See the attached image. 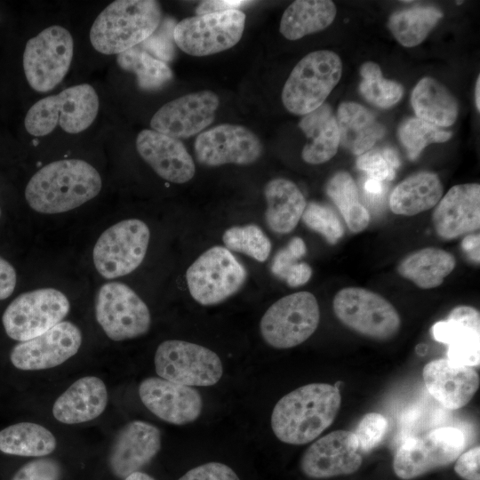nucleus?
<instances>
[{
  "label": "nucleus",
  "instance_id": "obj_1",
  "mask_svg": "<svg viewBox=\"0 0 480 480\" xmlns=\"http://www.w3.org/2000/svg\"><path fill=\"white\" fill-rule=\"evenodd\" d=\"M341 404L340 389L328 383L301 386L275 404L271 428L289 444H305L317 438L334 421Z\"/></svg>",
  "mask_w": 480,
  "mask_h": 480
},
{
  "label": "nucleus",
  "instance_id": "obj_2",
  "mask_svg": "<svg viewBox=\"0 0 480 480\" xmlns=\"http://www.w3.org/2000/svg\"><path fill=\"white\" fill-rule=\"evenodd\" d=\"M102 180L99 172L81 159L52 162L29 180L25 197L36 212L55 214L79 207L98 196Z\"/></svg>",
  "mask_w": 480,
  "mask_h": 480
},
{
  "label": "nucleus",
  "instance_id": "obj_3",
  "mask_svg": "<svg viewBox=\"0 0 480 480\" xmlns=\"http://www.w3.org/2000/svg\"><path fill=\"white\" fill-rule=\"evenodd\" d=\"M161 21L162 9L157 1L116 0L94 20L90 41L100 53L119 54L145 41Z\"/></svg>",
  "mask_w": 480,
  "mask_h": 480
},
{
  "label": "nucleus",
  "instance_id": "obj_4",
  "mask_svg": "<svg viewBox=\"0 0 480 480\" xmlns=\"http://www.w3.org/2000/svg\"><path fill=\"white\" fill-rule=\"evenodd\" d=\"M99 97L89 84L64 89L36 101L28 111L24 124L33 136H45L58 125L68 133L85 131L99 112Z\"/></svg>",
  "mask_w": 480,
  "mask_h": 480
},
{
  "label": "nucleus",
  "instance_id": "obj_5",
  "mask_svg": "<svg viewBox=\"0 0 480 480\" xmlns=\"http://www.w3.org/2000/svg\"><path fill=\"white\" fill-rule=\"evenodd\" d=\"M342 63L332 51H316L307 54L292 70L286 80L282 101L285 108L304 116L324 104L339 83Z\"/></svg>",
  "mask_w": 480,
  "mask_h": 480
},
{
  "label": "nucleus",
  "instance_id": "obj_6",
  "mask_svg": "<svg viewBox=\"0 0 480 480\" xmlns=\"http://www.w3.org/2000/svg\"><path fill=\"white\" fill-rule=\"evenodd\" d=\"M245 267L226 247L215 245L203 252L188 268L186 280L191 297L200 305H217L236 294L247 279Z\"/></svg>",
  "mask_w": 480,
  "mask_h": 480
},
{
  "label": "nucleus",
  "instance_id": "obj_7",
  "mask_svg": "<svg viewBox=\"0 0 480 480\" xmlns=\"http://www.w3.org/2000/svg\"><path fill=\"white\" fill-rule=\"evenodd\" d=\"M320 322L316 297L308 292L286 295L273 303L260 322V332L267 344L285 349L307 340Z\"/></svg>",
  "mask_w": 480,
  "mask_h": 480
},
{
  "label": "nucleus",
  "instance_id": "obj_8",
  "mask_svg": "<svg viewBox=\"0 0 480 480\" xmlns=\"http://www.w3.org/2000/svg\"><path fill=\"white\" fill-rule=\"evenodd\" d=\"M74 54L70 32L52 25L30 38L23 52V69L29 86L38 92L55 88L67 75Z\"/></svg>",
  "mask_w": 480,
  "mask_h": 480
},
{
  "label": "nucleus",
  "instance_id": "obj_9",
  "mask_svg": "<svg viewBox=\"0 0 480 480\" xmlns=\"http://www.w3.org/2000/svg\"><path fill=\"white\" fill-rule=\"evenodd\" d=\"M332 308L344 325L372 339H391L400 329V316L394 306L365 288L340 290L333 298Z\"/></svg>",
  "mask_w": 480,
  "mask_h": 480
},
{
  "label": "nucleus",
  "instance_id": "obj_10",
  "mask_svg": "<svg viewBox=\"0 0 480 480\" xmlns=\"http://www.w3.org/2000/svg\"><path fill=\"white\" fill-rule=\"evenodd\" d=\"M154 364L160 378L188 387L212 386L223 374L221 360L215 352L180 340L163 341L156 350Z\"/></svg>",
  "mask_w": 480,
  "mask_h": 480
},
{
  "label": "nucleus",
  "instance_id": "obj_11",
  "mask_svg": "<svg viewBox=\"0 0 480 480\" xmlns=\"http://www.w3.org/2000/svg\"><path fill=\"white\" fill-rule=\"evenodd\" d=\"M150 238L148 225L139 219H127L106 229L93 248V263L107 279L126 276L143 261Z\"/></svg>",
  "mask_w": 480,
  "mask_h": 480
},
{
  "label": "nucleus",
  "instance_id": "obj_12",
  "mask_svg": "<svg viewBox=\"0 0 480 480\" xmlns=\"http://www.w3.org/2000/svg\"><path fill=\"white\" fill-rule=\"evenodd\" d=\"M69 308V301L60 291L36 289L15 298L5 308L2 323L11 339L22 342L62 322Z\"/></svg>",
  "mask_w": 480,
  "mask_h": 480
},
{
  "label": "nucleus",
  "instance_id": "obj_13",
  "mask_svg": "<svg viewBox=\"0 0 480 480\" xmlns=\"http://www.w3.org/2000/svg\"><path fill=\"white\" fill-rule=\"evenodd\" d=\"M245 25L242 11L228 10L185 18L176 24V45L192 56H207L226 51L241 39Z\"/></svg>",
  "mask_w": 480,
  "mask_h": 480
},
{
  "label": "nucleus",
  "instance_id": "obj_14",
  "mask_svg": "<svg viewBox=\"0 0 480 480\" xmlns=\"http://www.w3.org/2000/svg\"><path fill=\"white\" fill-rule=\"evenodd\" d=\"M95 317L106 335L115 341L140 337L151 324L147 304L131 287L119 282L106 283L99 289Z\"/></svg>",
  "mask_w": 480,
  "mask_h": 480
},
{
  "label": "nucleus",
  "instance_id": "obj_15",
  "mask_svg": "<svg viewBox=\"0 0 480 480\" xmlns=\"http://www.w3.org/2000/svg\"><path fill=\"white\" fill-rule=\"evenodd\" d=\"M463 433L453 427L436 428L420 437L407 439L393 460V470L403 480L421 476L451 464L462 453Z\"/></svg>",
  "mask_w": 480,
  "mask_h": 480
},
{
  "label": "nucleus",
  "instance_id": "obj_16",
  "mask_svg": "<svg viewBox=\"0 0 480 480\" xmlns=\"http://www.w3.org/2000/svg\"><path fill=\"white\" fill-rule=\"evenodd\" d=\"M197 161L206 166L251 164L263 151L258 136L248 128L222 124L198 134L194 145Z\"/></svg>",
  "mask_w": 480,
  "mask_h": 480
},
{
  "label": "nucleus",
  "instance_id": "obj_17",
  "mask_svg": "<svg viewBox=\"0 0 480 480\" xmlns=\"http://www.w3.org/2000/svg\"><path fill=\"white\" fill-rule=\"evenodd\" d=\"M81 344L80 329L69 321H62L44 333L15 345L10 361L22 371L50 369L74 356Z\"/></svg>",
  "mask_w": 480,
  "mask_h": 480
},
{
  "label": "nucleus",
  "instance_id": "obj_18",
  "mask_svg": "<svg viewBox=\"0 0 480 480\" xmlns=\"http://www.w3.org/2000/svg\"><path fill=\"white\" fill-rule=\"evenodd\" d=\"M220 105L216 93L205 90L180 96L163 105L152 116V130L175 139H187L208 127Z\"/></svg>",
  "mask_w": 480,
  "mask_h": 480
},
{
  "label": "nucleus",
  "instance_id": "obj_19",
  "mask_svg": "<svg viewBox=\"0 0 480 480\" xmlns=\"http://www.w3.org/2000/svg\"><path fill=\"white\" fill-rule=\"evenodd\" d=\"M363 458L354 432L332 431L315 441L303 453L300 469L314 479L355 473Z\"/></svg>",
  "mask_w": 480,
  "mask_h": 480
},
{
  "label": "nucleus",
  "instance_id": "obj_20",
  "mask_svg": "<svg viewBox=\"0 0 480 480\" xmlns=\"http://www.w3.org/2000/svg\"><path fill=\"white\" fill-rule=\"evenodd\" d=\"M139 396L153 414L174 425L196 420L203 410V399L196 389L160 377L144 379L139 385Z\"/></svg>",
  "mask_w": 480,
  "mask_h": 480
},
{
  "label": "nucleus",
  "instance_id": "obj_21",
  "mask_svg": "<svg viewBox=\"0 0 480 480\" xmlns=\"http://www.w3.org/2000/svg\"><path fill=\"white\" fill-rule=\"evenodd\" d=\"M433 338L447 345V359L458 365L475 367L480 363V314L470 306L454 308L446 320L431 328Z\"/></svg>",
  "mask_w": 480,
  "mask_h": 480
},
{
  "label": "nucleus",
  "instance_id": "obj_22",
  "mask_svg": "<svg viewBox=\"0 0 480 480\" xmlns=\"http://www.w3.org/2000/svg\"><path fill=\"white\" fill-rule=\"evenodd\" d=\"M161 449V432L154 425L133 420L116 434L110 448L108 465L120 478L140 471Z\"/></svg>",
  "mask_w": 480,
  "mask_h": 480
},
{
  "label": "nucleus",
  "instance_id": "obj_23",
  "mask_svg": "<svg viewBox=\"0 0 480 480\" xmlns=\"http://www.w3.org/2000/svg\"><path fill=\"white\" fill-rule=\"evenodd\" d=\"M136 149L155 172L167 181L186 183L195 175V163L179 139L146 129L136 138Z\"/></svg>",
  "mask_w": 480,
  "mask_h": 480
},
{
  "label": "nucleus",
  "instance_id": "obj_24",
  "mask_svg": "<svg viewBox=\"0 0 480 480\" xmlns=\"http://www.w3.org/2000/svg\"><path fill=\"white\" fill-rule=\"evenodd\" d=\"M437 204L432 214V221L440 237L453 239L479 228V184L453 186Z\"/></svg>",
  "mask_w": 480,
  "mask_h": 480
},
{
  "label": "nucleus",
  "instance_id": "obj_25",
  "mask_svg": "<svg viewBox=\"0 0 480 480\" xmlns=\"http://www.w3.org/2000/svg\"><path fill=\"white\" fill-rule=\"evenodd\" d=\"M422 377L429 394L450 410L468 404L480 384L479 375L474 367L458 365L444 358L428 363L423 368Z\"/></svg>",
  "mask_w": 480,
  "mask_h": 480
},
{
  "label": "nucleus",
  "instance_id": "obj_26",
  "mask_svg": "<svg viewBox=\"0 0 480 480\" xmlns=\"http://www.w3.org/2000/svg\"><path fill=\"white\" fill-rule=\"evenodd\" d=\"M108 396L103 380L84 376L72 383L54 402L52 415L64 424L92 420L106 409Z\"/></svg>",
  "mask_w": 480,
  "mask_h": 480
},
{
  "label": "nucleus",
  "instance_id": "obj_27",
  "mask_svg": "<svg viewBox=\"0 0 480 480\" xmlns=\"http://www.w3.org/2000/svg\"><path fill=\"white\" fill-rule=\"evenodd\" d=\"M264 196L265 220L269 229L277 234L292 231L307 205L300 188L289 180L277 178L266 184Z\"/></svg>",
  "mask_w": 480,
  "mask_h": 480
},
{
  "label": "nucleus",
  "instance_id": "obj_28",
  "mask_svg": "<svg viewBox=\"0 0 480 480\" xmlns=\"http://www.w3.org/2000/svg\"><path fill=\"white\" fill-rule=\"evenodd\" d=\"M299 127L308 139L301 153L306 163L319 164L335 156L340 146V132L336 117L328 104L324 103L304 115Z\"/></svg>",
  "mask_w": 480,
  "mask_h": 480
},
{
  "label": "nucleus",
  "instance_id": "obj_29",
  "mask_svg": "<svg viewBox=\"0 0 480 480\" xmlns=\"http://www.w3.org/2000/svg\"><path fill=\"white\" fill-rule=\"evenodd\" d=\"M340 144L355 155L370 150L385 134V128L374 115L356 102H343L336 117Z\"/></svg>",
  "mask_w": 480,
  "mask_h": 480
},
{
  "label": "nucleus",
  "instance_id": "obj_30",
  "mask_svg": "<svg viewBox=\"0 0 480 480\" xmlns=\"http://www.w3.org/2000/svg\"><path fill=\"white\" fill-rule=\"evenodd\" d=\"M442 195L443 186L438 176L420 172L409 176L393 189L389 206L395 214L413 216L434 207Z\"/></svg>",
  "mask_w": 480,
  "mask_h": 480
},
{
  "label": "nucleus",
  "instance_id": "obj_31",
  "mask_svg": "<svg viewBox=\"0 0 480 480\" xmlns=\"http://www.w3.org/2000/svg\"><path fill=\"white\" fill-rule=\"evenodd\" d=\"M411 102L417 118L436 126H450L458 116L456 99L432 77H423L418 82L412 90Z\"/></svg>",
  "mask_w": 480,
  "mask_h": 480
},
{
  "label": "nucleus",
  "instance_id": "obj_32",
  "mask_svg": "<svg viewBox=\"0 0 480 480\" xmlns=\"http://www.w3.org/2000/svg\"><path fill=\"white\" fill-rule=\"evenodd\" d=\"M336 16V6L330 0H297L284 12L279 30L289 40L326 28Z\"/></svg>",
  "mask_w": 480,
  "mask_h": 480
},
{
  "label": "nucleus",
  "instance_id": "obj_33",
  "mask_svg": "<svg viewBox=\"0 0 480 480\" xmlns=\"http://www.w3.org/2000/svg\"><path fill=\"white\" fill-rule=\"evenodd\" d=\"M456 265L454 256L439 248L427 247L412 252L399 264L401 276L418 287L431 289L439 286Z\"/></svg>",
  "mask_w": 480,
  "mask_h": 480
},
{
  "label": "nucleus",
  "instance_id": "obj_34",
  "mask_svg": "<svg viewBox=\"0 0 480 480\" xmlns=\"http://www.w3.org/2000/svg\"><path fill=\"white\" fill-rule=\"evenodd\" d=\"M53 434L42 425L20 422L0 431V451L4 453L24 457H42L56 448Z\"/></svg>",
  "mask_w": 480,
  "mask_h": 480
},
{
  "label": "nucleus",
  "instance_id": "obj_35",
  "mask_svg": "<svg viewBox=\"0 0 480 480\" xmlns=\"http://www.w3.org/2000/svg\"><path fill=\"white\" fill-rule=\"evenodd\" d=\"M442 16L435 7H415L394 12L388 27L403 46L413 47L427 37Z\"/></svg>",
  "mask_w": 480,
  "mask_h": 480
},
{
  "label": "nucleus",
  "instance_id": "obj_36",
  "mask_svg": "<svg viewBox=\"0 0 480 480\" xmlns=\"http://www.w3.org/2000/svg\"><path fill=\"white\" fill-rule=\"evenodd\" d=\"M117 65L135 75L138 86L144 91H156L165 86L173 76L169 66L140 47L117 54Z\"/></svg>",
  "mask_w": 480,
  "mask_h": 480
},
{
  "label": "nucleus",
  "instance_id": "obj_37",
  "mask_svg": "<svg viewBox=\"0 0 480 480\" xmlns=\"http://www.w3.org/2000/svg\"><path fill=\"white\" fill-rule=\"evenodd\" d=\"M362 81L359 90L371 104L388 108L396 104L404 94L403 86L393 80L383 78L378 64L367 61L360 68Z\"/></svg>",
  "mask_w": 480,
  "mask_h": 480
},
{
  "label": "nucleus",
  "instance_id": "obj_38",
  "mask_svg": "<svg viewBox=\"0 0 480 480\" xmlns=\"http://www.w3.org/2000/svg\"><path fill=\"white\" fill-rule=\"evenodd\" d=\"M222 241L230 252L244 253L259 262H264L271 252V242L256 224L234 226L223 233Z\"/></svg>",
  "mask_w": 480,
  "mask_h": 480
},
{
  "label": "nucleus",
  "instance_id": "obj_39",
  "mask_svg": "<svg viewBox=\"0 0 480 480\" xmlns=\"http://www.w3.org/2000/svg\"><path fill=\"white\" fill-rule=\"evenodd\" d=\"M398 136L407 150L408 157L414 160L427 145L447 141L452 132L420 118H410L400 126Z\"/></svg>",
  "mask_w": 480,
  "mask_h": 480
},
{
  "label": "nucleus",
  "instance_id": "obj_40",
  "mask_svg": "<svg viewBox=\"0 0 480 480\" xmlns=\"http://www.w3.org/2000/svg\"><path fill=\"white\" fill-rule=\"evenodd\" d=\"M302 221L311 230L322 235L331 244H336L344 234V228L336 212L328 205L311 202L301 216Z\"/></svg>",
  "mask_w": 480,
  "mask_h": 480
},
{
  "label": "nucleus",
  "instance_id": "obj_41",
  "mask_svg": "<svg viewBox=\"0 0 480 480\" xmlns=\"http://www.w3.org/2000/svg\"><path fill=\"white\" fill-rule=\"evenodd\" d=\"M400 160L396 152L390 148L372 149L359 156L356 167L367 173L368 179L384 182L392 180L399 167Z\"/></svg>",
  "mask_w": 480,
  "mask_h": 480
},
{
  "label": "nucleus",
  "instance_id": "obj_42",
  "mask_svg": "<svg viewBox=\"0 0 480 480\" xmlns=\"http://www.w3.org/2000/svg\"><path fill=\"white\" fill-rule=\"evenodd\" d=\"M325 191L343 218L352 206L359 203L356 184L346 172H339L332 176L326 184Z\"/></svg>",
  "mask_w": 480,
  "mask_h": 480
},
{
  "label": "nucleus",
  "instance_id": "obj_43",
  "mask_svg": "<svg viewBox=\"0 0 480 480\" xmlns=\"http://www.w3.org/2000/svg\"><path fill=\"white\" fill-rule=\"evenodd\" d=\"M176 24L173 19L164 20L156 30L139 44L140 48L165 63L172 60L175 54L173 31Z\"/></svg>",
  "mask_w": 480,
  "mask_h": 480
},
{
  "label": "nucleus",
  "instance_id": "obj_44",
  "mask_svg": "<svg viewBox=\"0 0 480 480\" xmlns=\"http://www.w3.org/2000/svg\"><path fill=\"white\" fill-rule=\"evenodd\" d=\"M388 428L386 418L379 412H369L359 421L354 432L362 452H369L383 440Z\"/></svg>",
  "mask_w": 480,
  "mask_h": 480
},
{
  "label": "nucleus",
  "instance_id": "obj_45",
  "mask_svg": "<svg viewBox=\"0 0 480 480\" xmlns=\"http://www.w3.org/2000/svg\"><path fill=\"white\" fill-rule=\"evenodd\" d=\"M60 464L52 459H37L22 466L12 480H60Z\"/></svg>",
  "mask_w": 480,
  "mask_h": 480
},
{
  "label": "nucleus",
  "instance_id": "obj_46",
  "mask_svg": "<svg viewBox=\"0 0 480 480\" xmlns=\"http://www.w3.org/2000/svg\"><path fill=\"white\" fill-rule=\"evenodd\" d=\"M178 480H240L236 473L226 464L208 462L188 470Z\"/></svg>",
  "mask_w": 480,
  "mask_h": 480
},
{
  "label": "nucleus",
  "instance_id": "obj_47",
  "mask_svg": "<svg viewBox=\"0 0 480 480\" xmlns=\"http://www.w3.org/2000/svg\"><path fill=\"white\" fill-rule=\"evenodd\" d=\"M479 465L480 447L477 445L456 459L454 470L464 480H480Z\"/></svg>",
  "mask_w": 480,
  "mask_h": 480
},
{
  "label": "nucleus",
  "instance_id": "obj_48",
  "mask_svg": "<svg viewBox=\"0 0 480 480\" xmlns=\"http://www.w3.org/2000/svg\"><path fill=\"white\" fill-rule=\"evenodd\" d=\"M300 258L286 245L274 256L271 263V272L279 279L284 280L288 270L295 263L299 262Z\"/></svg>",
  "mask_w": 480,
  "mask_h": 480
},
{
  "label": "nucleus",
  "instance_id": "obj_49",
  "mask_svg": "<svg viewBox=\"0 0 480 480\" xmlns=\"http://www.w3.org/2000/svg\"><path fill=\"white\" fill-rule=\"evenodd\" d=\"M343 219L351 232L359 233L368 226L370 214L367 209L358 203L348 211Z\"/></svg>",
  "mask_w": 480,
  "mask_h": 480
},
{
  "label": "nucleus",
  "instance_id": "obj_50",
  "mask_svg": "<svg viewBox=\"0 0 480 480\" xmlns=\"http://www.w3.org/2000/svg\"><path fill=\"white\" fill-rule=\"evenodd\" d=\"M252 1L246 0H208L202 2L196 8V15H203L212 12H223L228 10H238Z\"/></svg>",
  "mask_w": 480,
  "mask_h": 480
},
{
  "label": "nucleus",
  "instance_id": "obj_51",
  "mask_svg": "<svg viewBox=\"0 0 480 480\" xmlns=\"http://www.w3.org/2000/svg\"><path fill=\"white\" fill-rule=\"evenodd\" d=\"M17 282L14 268L0 257V300L7 299L13 292Z\"/></svg>",
  "mask_w": 480,
  "mask_h": 480
},
{
  "label": "nucleus",
  "instance_id": "obj_52",
  "mask_svg": "<svg viewBox=\"0 0 480 480\" xmlns=\"http://www.w3.org/2000/svg\"><path fill=\"white\" fill-rule=\"evenodd\" d=\"M312 268L306 262L295 263L286 273L284 281L291 287H299L308 282Z\"/></svg>",
  "mask_w": 480,
  "mask_h": 480
},
{
  "label": "nucleus",
  "instance_id": "obj_53",
  "mask_svg": "<svg viewBox=\"0 0 480 480\" xmlns=\"http://www.w3.org/2000/svg\"><path fill=\"white\" fill-rule=\"evenodd\" d=\"M461 247L468 256L476 263L480 262V236L479 234H470L464 237Z\"/></svg>",
  "mask_w": 480,
  "mask_h": 480
},
{
  "label": "nucleus",
  "instance_id": "obj_54",
  "mask_svg": "<svg viewBox=\"0 0 480 480\" xmlns=\"http://www.w3.org/2000/svg\"><path fill=\"white\" fill-rule=\"evenodd\" d=\"M364 188L369 196H372L375 198L377 196H381L384 193L383 182L372 179L367 178L364 184Z\"/></svg>",
  "mask_w": 480,
  "mask_h": 480
},
{
  "label": "nucleus",
  "instance_id": "obj_55",
  "mask_svg": "<svg viewBox=\"0 0 480 480\" xmlns=\"http://www.w3.org/2000/svg\"><path fill=\"white\" fill-rule=\"evenodd\" d=\"M124 480H155L151 476L141 472L136 471L127 476Z\"/></svg>",
  "mask_w": 480,
  "mask_h": 480
},
{
  "label": "nucleus",
  "instance_id": "obj_56",
  "mask_svg": "<svg viewBox=\"0 0 480 480\" xmlns=\"http://www.w3.org/2000/svg\"><path fill=\"white\" fill-rule=\"evenodd\" d=\"M480 76H478L476 83V90H475V98H476V107L477 110H480Z\"/></svg>",
  "mask_w": 480,
  "mask_h": 480
},
{
  "label": "nucleus",
  "instance_id": "obj_57",
  "mask_svg": "<svg viewBox=\"0 0 480 480\" xmlns=\"http://www.w3.org/2000/svg\"><path fill=\"white\" fill-rule=\"evenodd\" d=\"M0 216H1V209H0Z\"/></svg>",
  "mask_w": 480,
  "mask_h": 480
}]
</instances>
